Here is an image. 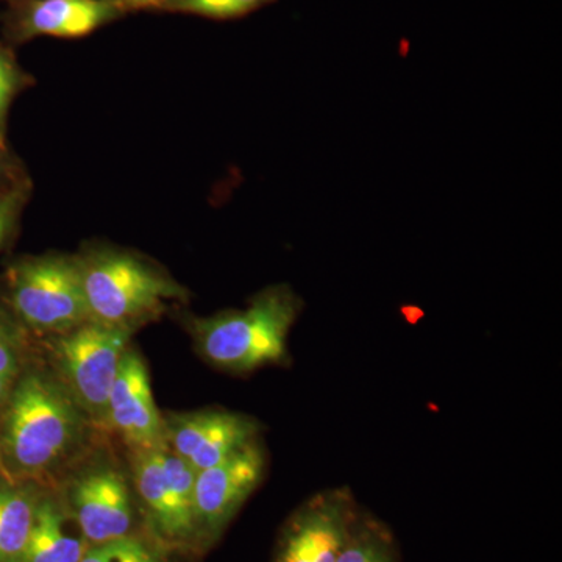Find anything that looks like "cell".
Masks as SVG:
<instances>
[{
    "label": "cell",
    "mask_w": 562,
    "mask_h": 562,
    "mask_svg": "<svg viewBox=\"0 0 562 562\" xmlns=\"http://www.w3.org/2000/svg\"><path fill=\"white\" fill-rule=\"evenodd\" d=\"M91 427L49 366L29 362L0 413V473L54 482L85 452Z\"/></svg>",
    "instance_id": "6da1fadb"
},
{
    "label": "cell",
    "mask_w": 562,
    "mask_h": 562,
    "mask_svg": "<svg viewBox=\"0 0 562 562\" xmlns=\"http://www.w3.org/2000/svg\"><path fill=\"white\" fill-rule=\"evenodd\" d=\"M303 308L290 286L266 288L244 310L192 317L195 349L214 368L249 373L288 361V336Z\"/></svg>",
    "instance_id": "7a4b0ae2"
},
{
    "label": "cell",
    "mask_w": 562,
    "mask_h": 562,
    "mask_svg": "<svg viewBox=\"0 0 562 562\" xmlns=\"http://www.w3.org/2000/svg\"><path fill=\"white\" fill-rule=\"evenodd\" d=\"M77 260L92 321L135 331L187 299L168 273L128 251L90 250Z\"/></svg>",
    "instance_id": "3957f363"
},
{
    "label": "cell",
    "mask_w": 562,
    "mask_h": 562,
    "mask_svg": "<svg viewBox=\"0 0 562 562\" xmlns=\"http://www.w3.org/2000/svg\"><path fill=\"white\" fill-rule=\"evenodd\" d=\"M133 333L90 319L44 338L49 368L94 427L105 428L111 387Z\"/></svg>",
    "instance_id": "277c9868"
},
{
    "label": "cell",
    "mask_w": 562,
    "mask_h": 562,
    "mask_svg": "<svg viewBox=\"0 0 562 562\" xmlns=\"http://www.w3.org/2000/svg\"><path fill=\"white\" fill-rule=\"evenodd\" d=\"M7 292L18 322L43 338L61 335L91 319L77 258H22L7 273Z\"/></svg>",
    "instance_id": "5b68a950"
},
{
    "label": "cell",
    "mask_w": 562,
    "mask_h": 562,
    "mask_svg": "<svg viewBox=\"0 0 562 562\" xmlns=\"http://www.w3.org/2000/svg\"><path fill=\"white\" fill-rule=\"evenodd\" d=\"M132 482L155 535L171 546L201 542L195 472L169 449L131 452Z\"/></svg>",
    "instance_id": "8992f818"
},
{
    "label": "cell",
    "mask_w": 562,
    "mask_h": 562,
    "mask_svg": "<svg viewBox=\"0 0 562 562\" xmlns=\"http://www.w3.org/2000/svg\"><path fill=\"white\" fill-rule=\"evenodd\" d=\"M360 517L349 487L319 492L284 525L276 562L338 561Z\"/></svg>",
    "instance_id": "52a82bcc"
},
{
    "label": "cell",
    "mask_w": 562,
    "mask_h": 562,
    "mask_svg": "<svg viewBox=\"0 0 562 562\" xmlns=\"http://www.w3.org/2000/svg\"><path fill=\"white\" fill-rule=\"evenodd\" d=\"M90 546L131 535L135 512L124 473L106 460L77 469L61 494Z\"/></svg>",
    "instance_id": "ba28073f"
},
{
    "label": "cell",
    "mask_w": 562,
    "mask_h": 562,
    "mask_svg": "<svg viewBox=\"0 0 562 562\" xmlns=\"http://www.w3.org/2000/svg\"><path fill=\"white\" fill-rule=\"evenodd\" d=\"M162 417L166 447L195 473L260 441V422L243 413L214 408Z\"/></svg>",
    "instance_id": "9c48e42d"
},
{
    "label": "cell",
    "mask_w": 562,
    "mask_h": 562,
    "mask_svg": "<svg viewBox=\"0 0 562 562\" xmlns=\"http://www.w3.org/2000/svg\"><path fill=\"white\" fill-rule=\"evenodd\" d=\"M260 441L205 471L195 473L194 503L202 541L216 539L265 479Z\"/></svg>",
    "instance_id": "30bf717a"
},
{
    "label": "cell",
    "mask_w": 562,
    "mask_h": 562,
    "mask_svg": "<svg viewBox=\"0 0 562 562\" xmlns=\"http://www.w3.org/2000/svg\"><path fill=\"white\" fill-rule=\"evenodd\" d=\"M105 428L120 436L128 452L168 449L165 417L154 401L146 362L132 344L111 387Z\"/></svg>",
    "instance_id": "8fae6325"
},
{
    "label": "cell",
    "mask_w": 562,
    "mask_h": 562,
    "mask_svg": "<svg viewBox=\"0 0 562 562\" xmlns=\"http://www.w3.org/2000/svg\"><path fill=\"white\" fill-rule=\"evenodd\" d=\"M121 13L117 0H24L14 13L11 29L18 40L80 38Z\"/></svg>",
    "instance_id": "7c38bea8"
},
{
    "label": "cell",
    "mask_w": 562,
    "mask_h": 562,
    "mask_svg": "<svg viewBox=\"0 0 562 562\" xmlns=\"http://www.w3.org/2000/svg\"><path fill=\"white\" fill-rule=\"evenodd\" d=\"M90 547L63 495L44 491L24 562H80Z\"/></svg>",
    "instance_id": "4fadbf2b"
},
{
    "label": "cell",
    "mask_w": 562,
    "mask_h": 562,
    "mask_svg": "<svg viewBox=\"0 0 562 562\" xmlns=\"http://www.w3.org/2000/svg\"><path fill=\"white\" fill-rule=\"evenodd\" d=\"M44 491L46 484L0 475V562H24Z\"/></svg>",
    "instance_id": "5bb4252c"
},
{
    "label": "cell",
    "mask_w": 562,
    "mask_h": 562,
    "mask_svg": "<svg viewBox=\"0 0 562 562\" xmlns=\"http://www.w3.org/2000/svg\"><path fill=\"white\" fill-rule=\"evenodd\" d=\"M27 364L20 328L0 312V413Z\"/></svg>",
    "instance_id": "9a60e30c"
},
{
    "label": "cell",
    "mask_w": 562,
    "mask_h": 562,
    "mask_svg": "<svg viewBox=\"0 0 562 562\" xmlns=\"http://www.w3.org/2000/svg\"><path fill=\"white\" fill-rule=\"evenodd\" d=\"M336 562H395L391 538L382 525L360 517Z\"/></svg>",
    "instance_id": "2e32d148"
},
{
    "label": "cell",
    "mask_w": 562,
    "mask_h": 562,
    "mask_svg": "<svg viewBox=\"0 0 562 562\" xmlns=\"http://www.w3.org/2000/svg\"><path fill=\"white\" fill-rule=\"evenodd\" d=\"M80 562H166L160 550L136 536L91 546Z\"/></svg>",
    "instance_id": "e0dca14e"
},
{
    "label": "cell",
    "mask_w": 562,
    "mask_h": 562,
    "mask_svg": "<svg viewBox=\"0 0 562 562\" xmlns=\"http://www.w3.org/2000/svg\"><path fill=\"white\" fill-rule=\"evenodd\" d=\"M269 2L272 0H172L166 7L214 20H231L244 16Z\"/></svg>",
    "instance_id": "ac0fdd59"
},
{
    "label": "cell",
    "mask_w": 562,
    "mask_h": 562,
    "mask_svg": "<svg viewBox=\"0 0 562 562\" xmlns=\"http://www.w3.org/2000/svg\"><path fill=\"white\" fill-rule=\"evenodd\" d=\"M21 87V72L9 52L0 46V127L5 122L7 111Z\"/></svg>",
    "instance_id": "d6986e66"
},
{
    "label": "cell",
    "mask_w": 562,
    "mask_h": 562,
    "mask_svg": "<svg viewBox=\"0 0 562 562\" xmlns=\"http://www.w3.org/2000/svg\"><path fill=\"white\" fill-rule=\"evenodd\" d=\"M21 199L18 191L0 190V246L9 238L14 224H16L18 213L21 210Z\"/></svg>",
    "instance_id": "ffe728a7"
},
{
    "label": "cell",
    "mask_w": 562,
    "mask_h": 562,
    "mask_svg": "<svg viewBox=\"0 0 562 562\" xmlns=\"http://www.w3.org/2000/svg\"><path fill=\"white\" fill-rule=\"evenodd\" d=\"M172 0H117L122 11L150 9V7H166Z\"/></svg>",
    "instance_id": "44dd1931"
},
{
    "label": "cell",
    "mask_w": 562,
    "mask_h": 562,
    "mask_svg": "<svg viewBox=\"0 0 562 562\" xmlns=\"http://www.w3.org/2000/svg\"><path fill=\"white\" fill-rule=\"evenodd\" d=\"M2 168H3V158H2V154H0V172H2Z\"/></svg>",
    "instance_id": "7402d4cb"
},
{
    "label": "cell",
    "mask_w": 562,
    "mask_h": 562,
    "mask_svg": "<svg viewBox=\"0 0 562 562\" xmlns=\"http://www.w3.org/2000/svg\"><path fill=\"white\" fill-rule=\"evenodd\" d=\"M0 475H2V473H0Z\"/></svg>",
    "instance_id": "603a6c76"
}]
</instances>
